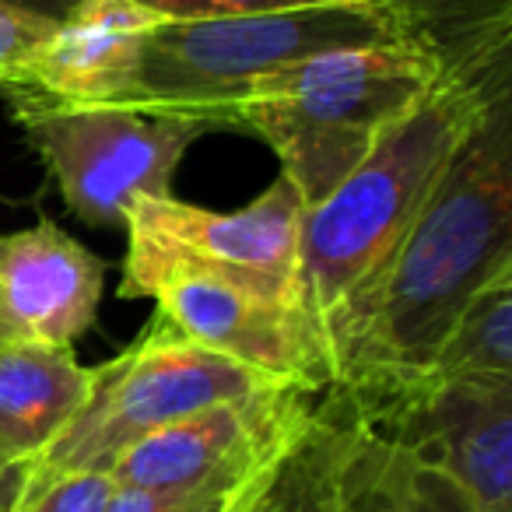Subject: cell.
I'll list each match as a JSON object with an SVG mask.
<instances>
[{"mask_svg":"<svg viewBox=\"0 0 512 512\" xmlns=\"http://www.w3.org/2000/svg\"><path fill=\"white\" fill-rule=\"evenodd\" d=\"M53 29H57L53 18L32 15V11L0 0V88L22 74V67L50 39Z\"/></svg>","mask_w":512,"mask_h":512,"instance_id":"cell-19","label":"cell"},{"mask_svg":"<svg viewBox=\"0 0 512 512\" xmlns=\"http://www.w3.org/2000/svg\"><path fill=\"white\" fill-rule=\"evenodd\" d=\"M320 393L299 386L204 407L127 446L106 474L137 491H228L256 477L309 418Z\"/></svg>","mask_w":512,"mask_h":512,"instance_id":"cell-8","label":"cell"},{"mask_svg":"<svg viewBox=\"0 0 512 512\" xmlns=\"http://www.w3.org/2000/svg\"><path fill=\"white\" fill-rule=\"evenodd\" d=\"M162 18L141 0H78L11 85L57 102H120Z\"/></svg>","mask_w":512,"mask_h":512,"instance_id":"cell-12","label":"cell"},{"mask_svg":"<svg viewBox=\"0 0 512 512\" xmlns=\"http://www.w3.org/2000/svg\"><path fill=\"white\" fill-rule=\"evenodd\" d=\"M512 264V92L442 169L344 334L330 369L358 421L414 393L449 323Z\"/></svg>","mask_w":512,"mask_h":512,"instance_id":"cell-1","label":"cell"},{"mask_svg":"<svg viewBox=\"0 0 512 512\" xmlns=\"http://www.w3.org/2000/svg\"><path fill=\"white\" fill-rule=\"evenodd\" d=\"M106 260L43 218L0 235V306L18 341L71 348L95 323Z\"/></svg>","mask_w":512,"mask_h":512,"instance_id":"cell-11","label":"cell"},{"mask_svg":"<svg viewBox=\"0 0 512 512\" xmlns=\"http://www.w3.org/2000/svg\"><path fill=\"white\" fill-rule=\"evenodd\" d=\"M400 43L369 0L246 18L162 22L144 39L134 85L116 106L193 116L207 127H232V109L256 81L281 67L341 46Z\"/></svg>","mask_w":512,"mask_h":512,"instance_id":"cell-4","label":"cell"},{"mask_svg":"<svg viewBox=\"0 0 512 512\" xmlns=\"http://www.w3.org/2000/svg\"><path fill=\"white\" fill-rule=\"evenodd\" d=\"M425 383H512V264L484 281L456 313Z\"/></svg>","mask_w":512,"mask_h":512,"instance_id":"cell-17","label":"cell"},{"mask_svg":"<svg viewBox=\"0 0 512 512\" xmlns=\"http://www.w3.org/2000/svg\"><path fill=\"white\" fill-rule=\"evenodd\" d=\"M92 369L71 348L11 341L0 348V470L32 467L92 393Z\"/></svg>","mask_w":512,"mask_h":512,"instance_id":"cell-13","label":"cell"},{"mask_svg":"<svg viewBox=\"0 0 512 512\" xmlns=\"http://www.w3.org/2000/svg\"><path fill=\"white\" fill-rule=\"evenodd\" d=\"M334 512H477V505L442 470L355 418L337 467Z\"/></svg>","mask_w":512,"mask_h":512,"instance_id":"cell-15","label":"cell"},{"mask_svg":"<svg viewBox=\"0 0 512 512\" xmlns=\"http://www.w3.org/2000/svg\"><path fill=\"white\" fill-rule=\"evenodd\" d=\"M25 481V467L15 470H0V512H11V505L18 502V491Z\"/></svg>","mask_w":512,"mask_h":512,"instance_id":"cell-22","label":"cell"},{"mask_svg":"<svg viewBox=\"0 0 512 512\" xmlns=\"http://www.w3.org/2000/svg\"><path fill=\"white\" fill-rule=\"evenodd\" d=\"M351 421L348 397L323 390L299 432L246 484L232 512H334L337 467Z\"/></svg>","mask_w":512,"mask_h":512,"instance_id":"cell-14","label":"cell"},{"mask_svg":"<svg viewBox=\"0 0 512 512\" xmlns=\"http://www.w3.org/2000/svg\"><path fill=\"white\" fill-rule=\"evenodd\" d=\"M11 341H18V337H15V330H11L8 316H4V306H0V348H4V344H11Z\"/></svg>","mask_w":512,"mask_h":512,"instance_id":"cell-23","label":"cell"},{"mask_svg":"<svg viewBox=\"0 0 512 512\" xmlns=\"http://www.w3.org/2000/svg\"><path fill=\"white\" fill-rule=\"evenodd\" d=\"M362 425L442 470L477 512H512V383H425Z\"/></svg>","mask_w":512,"mask_h":512,"instance_id":"cell-10","label":"cell"},{"mask_svg":"<svg viewBox=\"0 0 512 512\" xmlns=\"http://www.w3.org/2000/svg\"><path fill=\"white\" fill-rule=\"evenodd\" d=\"M162 22H193V18H246L278 15V11L327 8V4H362V0H141Z\"/></svg>","mask_w":512,"mask_h":512,"instance_id":"cell-18","label":"cell"},{"mask_svg":"<svg viewBox=\"0 0 512 512\" xmlns=\"http://www.w3.org/2000/svg\"><path fill=\"white\" fill-rule=\"evenodd\" d=\"M92 372V393L53 446L32 463L36 470H109L123 449L172 421L225 400L292 386L186 341L158 316L127 351Z\"/></svg>","mask_w":512,"mask_h":512,"instance_id":"cell-5","label":"cell"},{"mask_svg":"<svg viewBox=\"0 0 512 512\" xmlns=\"http://www.w3.org/2000/svg\"><path fill=\"white\" fill-rule=\"evenodd\" d=\"M509 92L512 57L439 74V81L379 137L369 158L341 179L330 197L306 207L295 288L327 358L463 137L491 102Z\"/></svg>","mask_w":512,"mask_h":512,"instance_id":"cell-2","label":"cell"},{"mask_svg":"<svg viewBox=\"0 0 512 512\" xmlns=\"http://www.w3.org/2000/svg\"><path fill=\"white\" fill-rule=\"evenodd\" d=\"M25 137L46 162L64 204L92 228H116L141 197H169L172 176L204 120L116 102H57L32 88H4Z\"/></svg>","mask_w":512,"mask_h":512,"instance_id":"cell-6","label":"cell"},{"mask_svg":"<svg viewBox=\"0 0 512 512\" xmlns=\"http://www.w3.org/2000/svg\"><path fill=\"white\" fill-rule=\"evenodd\" d=\"M439 74L512 57V0H369Z\"/></svg>","mask_w":512,"mask_h":512,"instance_id":"cell-16","label":"cell"},{"mask_svg":"<svg viewBox=\"0 0 512 512\" xmlns=\"http://www.w3.org/2000/svg\"><path fill=\"white\" fill-rule=\"evenodd\" d=\"M151 299L158 320L200 348L309 393L334 390L327 348L295 299L207 274H172Z\"/></svg>","mask_w":512,"mask_h":512,"instance_id":"cell-9","label":"cell"},{"mask_svg":"<svg viewBox=\"0 0 512 512\" xmlns=\"http://www.w3.org/2000/svg\"><path fill=\"white\" fill-rule=\"evenodd\" d=\"M435 81L439 67L407 43L323 50L256 81L235 102L232 127L260 137L313 207Z\"/></svg>","mask_w":512,"mask_h":512,"instance_id":"cell-3","label":"cell"},{"mask_svg":"<svg viewBox=\"0 0 512 512\" xmlns=\"http://www.w3.org/2000/svg\"><path fill=\"white\" fill-rule=\"evenodd\" d=\"M253 481V477H249ZM246 481V484H249ZM246 484L228 491H137V488H116L113 502L106 512H232Z\"/></svg>","mask_w":512,"mask_h":512,"instance_id":"cell-20","label":"cell"},{"mask_svg":"<svg viewBox=\"0 0 512 512\" xmlns=\"http://www.w3.org/2000/svg\"><path fill=\"white\" fill-rule=\"evenodd\" d=\"M306 200L278 176L246 207L211 211L169 197H141L127 207L123 299H151L172 274H207L299 302V235Z\"/></svg>","mask_w":512,"mask_h":512,"instance_id":"cell-7","label":"cell"},{"mask_svg":"<svg viewBox=\"0 0 512 512\" xmlns=\"http://www.w3.org/2000/svg\"><path fill=\"white\" fill-rule=\"evenodd\" d=\"M4 4H15V8H25V11H32V15L53 18V22H64L78 0H4Z\"/></svg>","mask_w":512,"mask_h":512,"instance_id":"cell-21","label":"cell"}]
</instances>
